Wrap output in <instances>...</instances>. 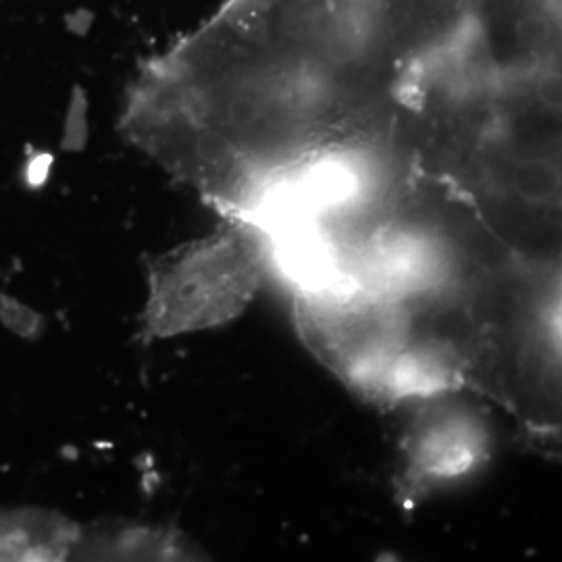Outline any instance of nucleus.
Instances as JSON below:
<instances>
[{
  "label": "nucleus",
  "mask_w": 562,
  "mask_h": 562,
  "mask_svg": "<svg viewBox=\"0 0 562 562\" xmlns=\"http://www.w3.org/2000/svg\"><path fill=\"white\" fill-rule=\"evenodd\" d=\"M265 271L267 241L248 223L227 222L220 232L183 244L150 265L144 336L173 338L240 317Z\"/></svg>",
  "instance_id": "obj_1"
},
{
  "label": "nucleus",
  "mask_w": 562,
  "mask_h": 562,
  "mask_svg": "<svg viewBox=\"0 0 562 562\" xmlns=\"http://www.w3.org/2000/svg\"><path fill=\"white\" fill-rule=\"evenodd\" d=\"M80 540V531L76 529V525L63 519L38 517L30 521H11L0 527V559H15V554L63 559V554L76 550V543Z\"/></svg>",
  "instance_id": "obj_2"
}]
</instances>
